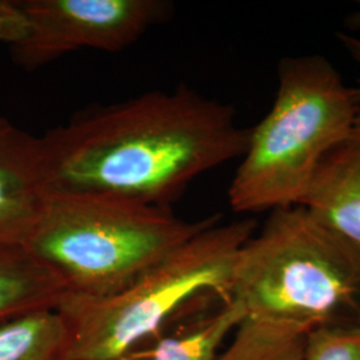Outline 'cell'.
<instances>
[{
    "label": "cell",
    "instance_id": "obj_1",
    "mask_svg": "<svg viewBox=\"0 0 360 360\" xmlns=\"http://www.w3.org/2000/svg\"><path fill=\"white\" fill-rule=\"evenodd\" d=\"M230 104L188 89L96 107L41 136L49 193L112 195L167 207L210 169L245 155Z\"/></svg>",
    "mask_w": 360,
    "mask_h": 360
},
{
    "label": "cell",
    "instance_id": "obj_2",
    "mask_svg": "<svg viewBox=\"0 0 360 360\" xmlns=\"http://www.w3.org/2000/svg\"><path fill=\"white\" fill-rule=\"evenodd\" d=\"M219 220L212 215L187 221L167 207L55 191L47 193L25 247L58 276L65 295L103 299Z\"/></svg>",
    "mask_w": 360,
    "mask_h": 360
},
{
    "label": "cell",
    "instance_id": "obj_3",
    "mask_svg": "<svg viewBox=\"0 0 360 360\" xmlns=\"http://www.w3.org/2000/svg\"><path fill=\"white\" fill-rule=\"evenodd\" d=\"M231 299L245 318L307 333L360 324V248L303 206L274 210L238 254Z\"/></svg>",
    "mask_w": 360,
    "mask_h": 360
},
{
    "label": "cell",
    "instance_id": "obj_4",
    "mask_svg": "<svg viewBox=\"0 0 360 360\" xmlns=\"http://www.w3.org/2000/svg\"><path fill=\"white\" fill-rule=\"evenodd\" d=\"M269 114L250 129L229 190L235 212L300 206L323 159L352 129L359 111L335 65L321 55L284 58Z\"/></svg>",
    "mask_w": 360,
    "mask_h": 360
},
{
    "label": "cell",
    "instance_id": "obj_5",
    "mask_svg": "<svg viewBox=\"0 0 360 360\" xmlns=\"http://www.w3.org/2000/svg\"><path fill=\"white\" fill-rule=\"evenodd\" d=\"M254 219L215 223L163 257L115 295H65L58 311L67 322L68 360H123L178 316L231 300L238 254L257 232Z\"/></svg>",
    "mask_w": 360,
    "mask_h": 360
},
{
    "label": "cell",
    "instance_id": "obj_6",
    "mask_svg": "<svg viewBox=\"0 0 360 360\" xmlns=\"http://www.w3.org/2000/svg\"><path fill=\"white\" fill-rule=\"evenodd\" d=\"M20 6L28 32L11 51L27 70L82 49L124 50L168 11L159 0H22Z\"/></svg>",
    "mask_w": 360,
    "mask_h": 360
},
{
    "label": "cell",
    "instance_id": "obj_7",
    "mask_svg": "<svg viewBox=\"0 0 360 360\" xmlns=\"http://www.w3.org/2000/svg\"><path fill=\"white\" fill-rule=\"evenodd\" d=\"M47 193L41 138L0 116V245H25Z\"/></svg>",
    "mask_w": 360,
    "mask_h": 360
},
{
    "label": "cell",
    "instance_id": "obj_8",
    "mask_svg": "<svg viewBox=\"0 0 360 360\" xmlns=\"http://www.w3.org/2000/svg\"><path fill=\"white\" fill-rule=\"evenodd\" d=\"M300 206L360 248V105L352 129L323 159Z\"/></svg>",
    "mask_w": 360,
    "mask_h": 360
},
{
    "label": "cell",
    "instance_id": "obj_9",
    "mask_svg": "<svg viewBox=\"0 0 360 360\" xmlns=\"http://www.w3.org/2000/svg\"><path fill=\"white\" fill-rule=\"evenodd\" d=\"M245 318V309L232 299L191 309L123 360H215Z\"/></svg>",
    "mask_w": 360,
    "mask_h": 360
},
{
    "label": "cell",
    "instance_id": "obj_10",
    "mask_svg": "<svg viewBox=\"0 0 360 360\" xmlns=\"http://www.w3.org/2000/svg\"><path fill=\"white\" fill-rule=\"evenodd\" d=\"M65 295L58 276L25 245H0V323L58 309Z\"/></svg>",
    "mask_w": 360,
    "mask_h": 360
},
{
    "label": "cell",
    "instance_id": "obj_11",
    "mask_svg": "<svg viewBox=\"0 0 360 360\" xmlns=\"http://www.w3.org/2000/svg\"><path fill=\"white\" fill-rule=\"evenodd\" d=\"M70 330L58 309L0 323V360H68Z\"/></svg>",
    "mask_w": 360,
    "mask_h": 360
},
{
    "label": "cell",
    "instance_id": "obj_12",
    "mask_svg": "<svg viewBox=\"0 0 360 360\" xmlns=\"http://www.w3.org/2000/svg\"><path fill=\"white\" fill-rule=\"evenodd\" d=\"M307 334L294 324L245 318L215 360H303Z\"/></svg>",
    "mask_w": 360,
    "mask_h": 360
},
{
    "label": "cell",
    "instance_id": "obj_13",
    "mask_svg": "<svg viewBox=\"0 0 360 360\" xmlns=\"http://www.w3.org/2000/svg\"><path fill=\"white\" fill-rule=\"evenodd\" d=\"M303 360H360V324L319 327L309 331Z\"/></svg>",
    "mask_w": 360,
    "mask_h": 360
},
{
    "label": "cell",
    "instance_id": "obj_14",
    "mask_svg": "<svg viewBox=\"0 0 360 360\" xmlns=\"http://www.w3.org/2000/svg\"><path fill=\"white\" fill-rule=\"evenodd\" d=\"M27 32L28 22L20 1L0 0V41L13 47L26 38Z\"/></svg>",
    "mask_w": 360,
    "mask_h": 360
},
{
    "label": "cell",
    "instance_id": "obj_15",
    "mask_svg": "<svg viewBox=\"0 0 360 360\" xmlns=\"http://www.w3.org/2000/svg\"><path fill=\"white\" fill-rule=\"evenodd\" d=\"M339 38L342 40V43L345 44L346 50L349 52V55H351L360 65V39L354 38V37H351V35H348V34H343V32L339 34ZM355 91H356V95H358V99H359L360 103V84L358 89H355Z\"/></svg>",
    "mask_w": 360,
    "mask_h": 360
},
{
    "label": "cell",
    "instance_id": "obj_16",
    "mask_svg": "<svg viewBox=\"0 0 360 360\" xmlns=\"http://www.w3.org/2000/svg\"><path fill=\"white\" fill-rule=\"evenodd\" d=\"M346 26L349 31H359L360 30V1L358 10L351 13L346 20Z\"/></svg>",
    "mask_w": 360,
    "mask_h": 360
}]
</instances>
